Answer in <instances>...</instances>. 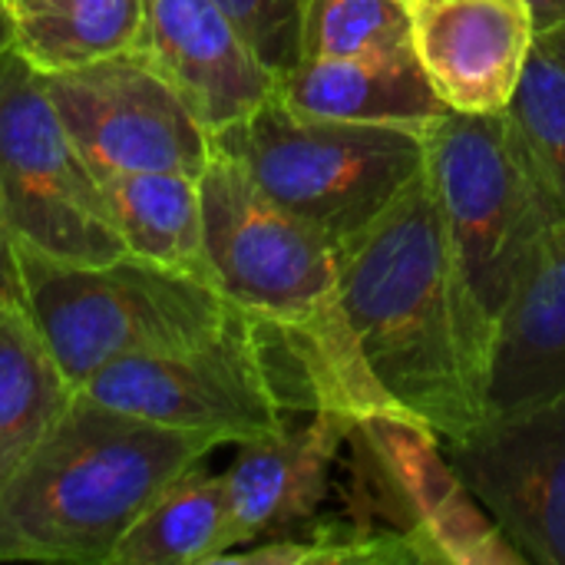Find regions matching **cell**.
<instances>
[{"label":"cell","mask_w":565,"mask_h":565,"mask_svg":"<svg viewBox=\"0 0 565 565\" xmlns=\"http://www.w3.org/2000/svg\"><path fill=\"white\" fill-rule=\"evenodd\" d=\"M334 252L344 311L381 391L444 444L473 430L490 414L493 318L454 255L427 166Z\"/></svg>","instance_id":"obj_1"},{"label":"cell","mask_w":565,"mask_h":565,"mask_svg":"<svg viewBox=\"0 0 565 565\" xmlns=\"http://www.w3.org/2000/svg\"><path fill=\"white\" fill-rule=\"evenodd\" d=\"M202 252L215 288L262 331L295 417L397 411L374 381L341 298L334 245L275 205L215 149L199 175ZM404 414V411H397Z\"/></svg>","instance_id":"obj_2"},{"label":"cell","mask_w":565,"mask_h":565,"mask_svg":"<svg viewBox=\"0 0 565 565\" xmlns=\"http://www.w3.org/2000/svg\"><path fill=\"white\" fill-rule=\"evenodd\" d=\"M215 447L76 391L0 493V563L113 565L142 510Z\"/></svg>","instance_id":"obj_3"},{"label":"cell","mask_w":565,"mask_h":565,"mask_svg":"<svg viewBox=\"0 0 565 565\" xmlns=\"http://www.w3.org/2000/svg\"><path fill=\"white\" fill-rule=\"evenodd\" d=\"M17 268L23 311L73 391L116 361L212 338L235 315L215 281L129 252L73 265L17 248Z\"/></svg>","instance_id":"obj_4"},{"label":"cell","mask_w":565,"mask_h":565,"mask_svg":"<svg viewBox=\"0 0 565 565\" xmlns=\"http://www.w3.org/2000/svg\"><path fill=\"white\" fill-rule=\"evenodd\" d=\"M212 139L275 205L334 248L381 218L427 166L417 129L301 116L275 96Z\"/></svg>","instance_id":"obj_5"},{"label":"cell","mask_w":565,"mask_h":565,"mask_svg":"<svg viewBox=\"0 0 565 565\" xmlns=\"http://www.w3.org/2000/svg\"><path fill=\"white\" fill-rule=\"evenodd\" d=\"M424 149L454 255L497 324L546 245L553 218L510 139L503 113L444 109L427 126Z\"/></svg>","instance_id":"obj_6"},{"label":"cell","mask_w":565,"mask_h":565,"mask_svg":"<svg viewBox=\"0 0 565 565\" xmlns=\"http://www.w3.org/2000/svg\"><path fill=\"white\" fill-rule=\"evenodd\" d=\"M0 212L13 248L73 265L126 255L103 182L17 46L0 53Z\"/></svg>","instance_id":"obj_7"},{"label":"cell","mask_w":565,"mask_h":565,"mask_svg":"<svg viewBox=\"0 0 565 565\" xmlns=\"http://www.w3.org/2000/svg\"><path fill=\"white\" fill-rule=\"evenodd\" d=\"M79 394L172 430L212 437L218 447L265 437L295 417L265 338L242 308L212 338L96 371Z\"/></svg>","instance_id":"obj_8"},{"label":"cell","mask_w":565,"mask_h":565,"mask_svg":"<svg viewBox=\"0 0 565 565\" xmlns=\"http://www.w3.org/2000/svg\"><path fill=\"white\" fill-rule=\"evenodd\" d=\"M358 513L407 533L427 565H526L447 457L411 414L381 411L348 437Z\"/></svg>","instance_id":"obj_9"},{"label":"cell","mask_w":565,"mask_h":565,"mask_svg":"<svg viewBox=\"0 0 565 565\" xmlns=\"http://www.w3.org/2000/svg\"><path fill=\"white\" fill-rule=\"evenodd\" d=\"M43 89L99 182L126 172L202 175L215 139L182 93L139 53L40 73Z\"/></svg>","instance_id":"obj_10"},{"label":"cell","mask_w":565,"mask_h":565,"mask_svg":"<svg viewBox=\"0 0 565 565\" xmlns=\"http://www.w3.org/2000/svg\"><path fill=\"white\" fill-rule=\"evenodd\" d=\"M444 447L526 563L565 565V391L487 414Z\"/></svg>","instance_id":"obj_11"},{"label":"cell","mask_w":565,"mask_h":565,"mask_svg":"<svg viewBox=\"0 0 565 565\" xmlns=\"http://www.w3.org/2000/svg\"><path fill=\"white\" fill-rule=\"evenodd\" d=\"M530 0H420L411 46L447 109L503 113L536 50Z\"/></svg>","instance_id":"obj_12"},{"label":"cell","mask_w":565,"mask_h":565,"mask_svg":"<svg viewBox=\"0 0 565 565\" xmlns=\"http://www.w3.org/2000/svg\"><path fill=\"white\" fill-rule=\"evenodd\" d=\"M132 50L182 93L212 136L275 93V73L215 0H142Z\"/></svg>","instance_id":"obj_13"},{"label":"cell","mask_w":565,"mask_h":565,"mask_svg":"<svg viewBox=\"0 0 565 565\" xmlns=\"http://www.w3.org/2000/svg\"><path fill=\"white\" fill-rule=\"evenodd\" d=\"M354 424V417L318 411L238 444V457L222 473L238 550L321 513Z\"/></svg>","instance_id":"obj_14"},{"label":"cell","mask_w":565,"mask_h":565,"mask_svg":"<svg viewBox=\"0 0 565 565\" xmlns=\"http://www.w3.org/2000/svg\"><path fill=\"white\" fill-rule=\"evenodd\" d=\"M271 96L301 116L404 126L417 132H427V126L447 109L414 46L364 56L298 60L275 79Z\"/></svg>","instance_id":"obj_15"},{"label":"cell","mask_w":565,"mask_h":565,"mask_svg":"<svg viewBox=\"0 0 565 565\" xmlns=\"http://www.w3.org/2000/svg\"><path fill=\"white\" fill-rule=\"evenodd\" d=\"M565 391V225H553L533 268L493 324L490 414Z\"/></svg>","instance_id":"obj_16"},{"label":"cell","mask_w":565,"mask_h":565,"mask_svg":"<svg viewBox=\"0 0 565 565\" xmlns=\"http://www.w3.org/2000/svg\"><path fill=\"white\" fill-rule=\"evenodd\" d=\"M238 550L222 473L205 463L166 487L122 533L113 565H209Z\"/></svg>","instance_id":"obj_17"},{"label":"cell","mask_w":565,"mask_h":565,"mask_svg":"<svg viewBox=\"0 0 565 565\" xmlns=\"http://www.w3.org/2000/svg\"><path fill=\"white\" fill-rule=\"evenodd\" d=\"M76 391L23 308L0 311V493L63 417Z\"/></svg>","instance_id":"obj_18"},{"label":"cell","mask_w":565,"mask_h":565,"mask_svg":"<svg viewBox=\"0 0 565 565\" xmlns=\"http://www.w3.org/2000/svg\"><path fill=\"white\" fill-rule=\"evenodd\" d=\"M103 189L129 255L209 278L202 252V192L195 175L126 172L106 179Z\"/></svg>","instance_id":"obj_19"},{"label":"cell","mask_w":565,"mask_h":565,"mask_svg":"<svg viewBox=\"0 0 565 565\" xmlns=\"http://www.w3.org/2000/svg\"><path fill=\"white\" fill-rule=\"evenodd\" d=\"M13 46L40 70H73L132 50L142 0H10Z\"/></svg>","instance_id":"obj_20"},{"label":"cell","mask_w":565,"mask_h":565,"mask_svg":"<svg viewBox=\"0 0 565 565\" xmlns=\"http://www.w3.org/2000/svg\"><path fill=\"white\" fill-rule=\"evenodd\" d=\"M218 565H427L420 546L358 510L311 520L225 553Z\"/></svg>","instance_id":"obj_21"},{"label":"cell","mask_w":565,"mask_h":565,"mask_svg":"<svg viewBox=\"0 0 565 565\" xmlns=\"http://www.w3.org/2000/svg\"><path fill=\"white\" fill-rule=\"evenodd\" d=\"M503 119L553 225H565V70L540 40Z\"/></svg>","instance_id":"obj_22"},{"label":"cell","mask_w":565,"mask_h":565,"mask_svg":"<svg viewBox=\"0 0 565 565\" xmlns=\"http://www.w3.org/2000/svg\"><path fill=\"white\" fill-rule=\"evenodd\" d=\"M411 46V7L401 0H305L301 60L364 56Z\"/></svg>","instance_id":"obj_23"},{"label":"cell","mask_w":565,"mask_h":565,"mask_svg":"<svg viewBox=\"0 0 565 565\" xmlns=\"http://www.w3.org/2000/svg\"><path fill=\"white\" fill-rule=\"evenodd\" d=\"M258 60L275 73H288L301 60V13L305 0H215Z\"/></svg>","instance_id":"obj_24"},{"label":"cell","mask_w":565,"mask_h":565,"mask_svg":"<svg viewBox=\"0 0 565 565\" xmlns=\"http://www.w3.org/2000/svg\"><path fill=\"white\" fill-rule=\"evenodd\" d=\"M3 308H23V281L17 268V248L0 212V311Z\"/></svg>","instance_id":"obj_25"},{"label":"cell","mask_w":565,"mask_h":565,"mask_svg":"<svg viewBox=\"0 0 565 565\" xmlns=\"http://www.w3.org/2000/svg\"><path fill=\"white\" fill-rule=\"evenodd\" d=\"M530 7H533V17H536L540 33H546V30L565 23V0H530Z\"/></svg>","instance_id":"obj_26"},{"label":"cell","mask_w":565,"mask_h":565,"mask_svg":"<svg viewBox=\"0 0 565 565\" xmlns=\"http://www.w3.org/2000/svg\"><path fill=\"white\" fill-rule=\"evenodd\" d=\"M540 46H543L546 53H553V56H556V63L565 70V23L553 26V30H546V33H540Z\"/></svg>","instance_id":"obj_27"},{"label":"cell","mask_w":565,"mask_h":565,"mask_svg":"<svg viewBox=\"0 0 565 565\" xmlns=\"http://www.w3.org/2000/svg\"><path fill=\"white\" fill-rule=\"evenodd\" d=\"M13 46V7L10 0H0V53Z\"/></svg>","instance_id":"obj_28"},{"label":"cell","mask_w":565,"mask_h":565,"mask_svg":"<svg viewBox=\"0 0 565 565\" xmlns=\"http://www.w3.org/2000/svg\"><path fill=\"white\" fill-rule=\"evenodd\" d=\"M401 3H407V7H414V3H420V0H401Z\"/></svg>","instance_id":"obj_29"}]
</instances>
